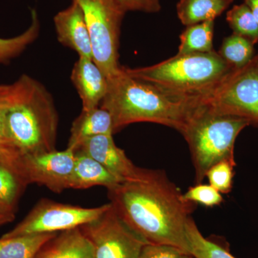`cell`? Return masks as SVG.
Wrapping results in <instances>:
<instances>
[{
  "label": "cell",
  "mask_w": 258,
  "mask_h": 258,
  "mask_svg": "<svg viewBox=\"0 0 258 258\" xmlns=\"http://www.w3.org/2000/svg\"><path fill=\"white\" fill-rule=\"evenodd\" d=\"M108 191L120 218L147 243L174 246L190 254L186 226L196 205L183 200L165 172L145 169L142 177Z\"/></svg>",
  "instance_id": "cell-1"
},
{
  "label": "cell",
  "mask_w": 258,
  "mask_h": 258,
  "mask_svg": "<svg viewBox=\"0 0 258 258\" xmlns=\"http://www.w3.org/2000/svg\"><path fill=\"white\" fill-rule=\"evenodd\" d=\"M58 113L47 88L28 75L7 85L5 138L22 155L55 150Z\"/></svg>",
  "instance_id": "cell-2"
},
{
  "label": "cell",
  "mask_w": 258,
  "mask_h": 258,
  "mask_svg": "<svg viewBox=\"0 0 258 258\" xmlns=\"http://www.w3.org/2000/svg\"><path fill=\"white\" fill-rule=\"evenodd\" d=\"M108 91L101 103L109 112L114 133L139 122L171 127L181 132L195 105L174 99L149 83L134 79L120 68L108 79Z\"/></svg>",
  "instance_id": "cell-3"
},
{
  "label": "cell",
  "mask_w": 258,
  "mask_h": 258,
  "mask_svg": "<svg viewBox=\"0 0 258 258\" xmlns=\"http://www.w3.org/2000/svg\"><path fill=\"white\" fill-rule=\"evenodd\" d=\"M124 70L134 79L149 83L174 99L196 105L233 69L213 50L176 54L154 66Z\"/></svg>",
  "instance_id": "cell-4"
},
{
  "label": "cell",
  "mask_w": 258,
  "mask_h": 258,
  "mask_svg": "<svg viewBox=\"0 0 258 258\" xmlns=\"http://www.w3.org/2000/svg\"><path fill=\"white\" fill-rule=\"evenodd\" d=\"M249 125L243 118L223 114L203 105L195 106L180 133L189 146L196 184L203 182L214 164L235 160L236 139Z\"/></svg>",
  "instance_id": "cell-5"
},
{
  "label": "cell",
  "mask_w": 258,
  "mask_h": 258,
  "mask_svg": "<svg viewBox=\"0 0 258 258\" xmlns=\"http://www.w3.org/2000/svg\"><path fill=\"white\" fill-rule=\"evenodd\" d=\"M81 7L92 43L93 60L107 79L119 72L120 25L126 12L115 0H73Z\"/></svg>",
  "instance_id": "cell-6"
},
{
  "label": "cell",
  "mask_w": 258,
  "mask_h": 258,
  "mask_svg": "<svg viewBox=\"0 0 258 258\" xmlns=\"http://www.w3.org/2000/svg\"><path fill=\"white\" fill-rule=\"evenodd\" d=\"M198 104L258 125V62L255 55L247 66L232 70Z\"/></svg>",
  "instance_id": "cell-7"
},
{
  "label": "cell",
  "mask_w": 258,
  "mask_h": 258,
  "mask_svg": "<svg viewBox=\"0 0 258 258\" xmlns=\"http://www.w3.org/2000/svg\"><path fill=\"white\" fill-rule=\"evenodd\" d=\"M111 205V203H108L97 208H86L42 199L23 220L2 237L59 233L79 228L96 220Z\"/></svg>",
  "instance_id": "cell-8"
},
{
  "label": "cell",
  "mask_w": 258,
  "mask_h": 258,
  "mask_svg": "<svg viewBox=\"0 0 258 258\" xmlns=\"http://www.w3.org/2000/svg\"><path fill=\"white\" fill-rule=\"evenodd\" d=\"M80 229L91 242L95 258H139L147 244L120 218L112 205L98 218Z\"/></svg>",
  "instance_id": "cell-9"
},
{
  "label": "cell",
  "mask_w": 258,
  "mask_h": 258,
  "mask_svg": "<svg viewBox=\"0 0 258 258\" xmlns=\"http://www.w3.org/2000/svg\"><path fill=\"white\" fill-rule=\"evenodd\" d=\"M25 176L29 184L46 186L55 193L70 189L75 166V152L66 150L23 156Z\"/></svg>",
  "instance_id": "cell-10"
},
{
  "label": "cell",
  "mask_w": 258,
  "mask_h": 258,
  "mask_svg": "<svg viewBox=\"0 0 258 258\" xmlns=\"http://www.w3.org/2000/svg\"><path fill=\"white\" fill-rule=\"evenodd\" d=\"M79 149L99 162L120 182L138 179L145 171L134 165L124 151L117 147L113 135H100L88 139L81 144Z\"/></svg>",
  "instance_id": "cell-11"
},
{
  "label": "cell",
  "mask_w": 258,
  "mask_h": 258,
  "mask_svg": "<svg viewBox=\"0 0 258 258\" xmlns=\"http://www.w3.org/2000/svg\"><path fill=\"white\" fill-rule=\"evenodd\" d=\"M57 40L77 52L79 57L93 59L92 43L81 7L76 2L54 18Z\"/></svg>",
  "instance_id": "cell-12"
},
{
  "label": "cell",
  "mask_w": 258,
  "mask_h": 258,
  "mask_svg": "<svg viewBox=\"0 0 258 258\" xmlns=\"http://www.w3.org/2000/svg\"><path fill=\"white\" fill-rule=\"evenodd\" d=\"M71 81L85 111L99 106L108 91V79L93 59L79 57L75 62Z\"/></svg>",
  "instance_id": "cell-13"
},
{
  "label": "cell",
  "mask_w": 258,
  "mask_h": 258,
  "mask_svg": "<svg viewBox=\"0 0 258 258\" xmlns=\"http://www.w3.org/2000/svg\"><path fill=\"white\" fill-rule=\"evenodd\" d=\"M35 258H95L91 242L80 227L59 232L41 247Z\"/></svg>",
  "instance_id": "cell-14"
},
{
  "label": "cell",
  "mask_w": 258,
  "mask_h": 258,
  "mask_svg": "<svg viewBox=\"0 0 258 258\" xmlns=\"http://www.w3.org/2000/svg\"><path fill=\"white\" fill-rule=\"evenodd\" d=\"M113 134V120L109 112L99 106L88 111L82 110L73 122L68 148L75 152L88 139Z\"/></svg>",
  "instance_id": "cell-15"
},
{
  "label": "cell",
  "mask_w": 258,
  "mask_h": 258,
  "mask_svg": "<svg viewBox=\"0 0 258 258\" xmlns=\"http://www.w3.org/2000/svg\"><path fill=\"white\" fill-rule=\"evenodd\" d=\"M120 182L92 157L79 149L75 151V166L70 189H85L103 186L109 189Z\"/></svg>",
  "instance_id": "cell-16"
},
{
  "label": "cell",
  "mask_w": 258,
  "mask_h": 258,
  "mask_svg": "<svg viewBox=\"0 0 258 258\" xmlns=\"http://www.w3.org/2000/svg\"><path fill=\"white\" fill-rule=\"evenodd\" d=\"M28 184L23 166L0 159V206L15 213Z\"/></svg>",
  "instance_id": "cell-17"
},
{
  "label": "cell",
  "mask_w": 258,
  "mask_h": 258,
  "mask_svg": "<svg viewBox=\"0 0 258 258\" xmlns=\"http://www.w3.org/2000/svg\"><path fill=\"white\" fill-rule=\"evenodd\" d=\"M234 0H180L177 15L180 21L186 27L195 24L215 20Z\"/></svg>",
  "instance_id": "cell-18"
},
{
  "label": "cell",
  "mask_w": 258,
  "mask_h": 258,
  "mask_svg": "<svg viewBox=\"0 0 258 258\" xmlns=\"http://www.w3.org/2000/svg\"><path fill=\"white\" fill-rule=\"evenodd\" d=\"M58 233L0 238V258H35L42 246Z\"/></svg>",
  "instance_id": "cell-19"
},
{
  "label": "cell",
  "mask_w": 258,
  "mask_h": 258,
  "mask_svg": "<svg viewBox=\"0 0 258 258\" xmlns=\"http://www.w3.org/2000/svg\"><path fill=\"white\" fill-rule=\"evenodd\" d=\"M214 21L208 20L186 27L180 36L178 55L213 51Z\"/></svg>",
  "instance_id": "cell-20"
},
{
  "label": "cell",
  "mask_w": 258,
  "mask_h": 258,
  "mask_svg": "<svg viewBox=\"0 0 258 258\" xmlns=\"http://www.w3.org/2000/svg\"><path fill=\"white\" fill-rule=\"evenodd\" d=\"M218 54L232 69H241L253 59L254 44L233 33L224 39Z\"/></svg>",
  "instance_id": "cell-21"
},
{
  "label": "cell",
  "mask_w": 258,
  "mask_h": 258,
  "mask_svg": "<svg viewBox=\"0 0 258 258\" xmlns=\"http://www.w3.org/2000/svg\"><path fill=\"white\" fill-rule=\"evenodd\" d=\"M186 237L189 254L195 258H236L227 247L204 237L191 218L186 226Z\"/></svg>",
  "instance_id": "cell-22"
},
{
  "label": "cell",
  "mask_w": 258,
  "mask_h": 258,
  "mask_svg": "<svg viewBox=\"0 0 258 258\" xmlns=\"http://www.w3.org/2000/svg\"><path fill=\"white\" fill-rule=\"evenodd\" d=\"M39 32L40 21L37 12L32 10L31 24L25 32L10 38H0V64L9 62L20 55L28 45L36 40Z\"/></svg>",
  "instance_id": "cell-23"
},
{
  "label": "cell",
  "mask_w": 258,
  "mask_h": 258,
  "mask_svg": "<svg viewBox=\"0 0 258 258\" xmlns=\"http://www.w3.org/2000/svg\"><path fill=\"white\" fill-rule=\"evenodd\" d=\"M227 21L233 33L245 37L252 43L258 42V23L248 7L235 5L227 13Z\"/></svg>",
  "instance_id": "cell-24"
},
{
  "label": "cell",
  "mask_w": 258,
  "mask_h": 258,
  "mask_svg": "<svg viewBox=\"0 0 258 258\" xmlns=\"http://www.w3.org/2000/svg\"><path fill=\"white\" fill-rule=\"evenodd\" d=\"M235 166V160H222L214 164L209 169L205 176L208 178L209 184L222 195L230 192Z\"/></svg>",
  "instance_id": "cell-25"
},
{
  "label": "cell",
  "mask_w": 258,
  "mask_h": 258,
  "mask_svg": "<svg viewBox=\"0 0 258 258\" xmlns=\"http://www.w3.org/2000/svg\"><path fill=\"white\" fill-rule=\"evenodd\" d=\"M182 199L187 203L199 204L207 208L218 206L224 201L221 193L211 185L203 183L189 187L186 192L182 194Z\"/></svg>",
  "instance_id": "cell-26"
},
{
  "label": "cell",
  "mask_w": 258,
  "mask_h": 258,
  "mask_svg": "<svg viewBox=\"0 0 258 258\" xmlns=\"http://www.w3.org/2000/svg\"><path fill=\"white\" fill-rule=\"evenodd\" d=\"M184 254L174 246L147 243L142 247L139 258H181Z\"/></svg>",
  "instance_id": "cell-27"
},
{
  "label": "cell",
  "mask_w": 258,
  "mask_h": 258,
  "mask_svg": "<svg viewBox=\"0 0 258 258\" xmlns=\"http://www.w3.org/2000/svg\"><path fill=\"white\" fill-rule=\"evenodd\" d=\"M125 12L141 11L156 13L161 9L159 2L154 0H115Z\"/></svg>",
  "instance_id": "cell-28"
},
{
  "label": "cell",
  "mask_w": 258,
  "mask_h": 258,
  "mask_svg": "<svg viewBox=\"0 0 258 258\" xmlns=\"http://www.w3.org/2000/svg\"><path fill=\"white\" fill-rule=\"evenodd\" d=\"M0 159L23 166V155L9 142L0 139Z\"/></svg>",
  "instance_id": "cell-29"
},
{
  "label": "cell",
  "mask_w": 258,
  "mask_h": 258,
  "mask_svg": "<svg viewBox=\"0 0 258 258\" xmlns=\"http://www.w3.org/2000/svg\"><path fill=\"white\" fill-rule=\"evenodd\" d=\"M7 85H0V139L7 141L5 133V96Z\"/></svg>",
  "instance_id": "cell-30"
},
{
  "label": "cell",
  "mask_w": 258,
  "mask_h": 258,
  "mask_svg": "<svg viewBox=\"0 0 258 258\" xmlns=\"http://www.w3.org/2000/svg\"><path fill=\"white\" fill-rule=\"evenodd\" d=\"M14 220L15 213L8 211L0 206V226L13 222Z\"/></svg>",
  "instance_id": "cell-31"
},
{
  "label": "cell",
  "mask_w": 258,
  "mask_h": 258,
  "mask_svg": "<svg viewBox=\"0 0 258 258\" xmlns=\"http://www.w3.org/2000/svg\"><path fill=\"white\" fill-rule=\"evenodd\" d=\"M244 3L251 10L258 23V0H244Z\"/></svg>",
  "instance_id": "cell-32"
},
{
  "label": "cell",
  "mask_w": 258,
  "mask_h": 258,
  "mask_svg": "<svg viewBox=\"0 0 258 258\" xmlns=\"http://www.w3.org/2000/svg\"><path fill=\"white\" fill-rule=\"evenodd\" d=\"M181 258H195L191 254H184Z\"/></svg>",
  "instance_id": "cell-33"
},
{
  "label": "cell",
  "mask_w": 258,
  "mask_h": 258,
  "mask_svg": "<svg viewBox=\"0 0 258 258\" xmlns=\"http://www.w3.org/2000/svg\"><path fill=\"white\" fill-rule=\"evenodd\" d=\"M255 57H256V59H257V62H258V54L257 55H255Z\"/></svg>",
  "instance_id": "cell-34"
},
{
  "label": "cell",
  "mask_w": 258,
  "mask_h": 258,
  "mask_svg": "<svg viewBox=\"0 0 258 258\" xmlns=\"http://www.w3.org/2000/svg\"><path fill=\"white\" fill-rule=\"evenodd\" d=\"M154 1L159 2V0H154Z\"/></svg>",
  "instance_id": "cell-35"
}]
</instances>
